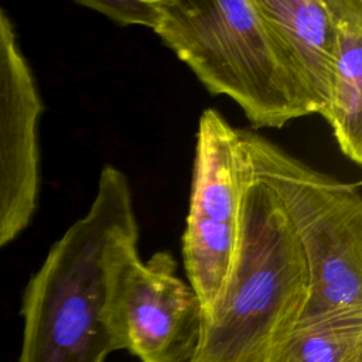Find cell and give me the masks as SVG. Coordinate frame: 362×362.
Returning a JSON list of instances; mask_svg holds the SVG:
<instances>
[{"instance_id":"obj_5","label":"cell","mask_w":362,"mask_h":362,"mask_svg":"<svg viewBox=\"0 0 362 362\" xmlns=\"http://www.w3.org/2000/svg\"><path fill=\"white\" fill-rule=\"evenodd\" d=\"M177 269L167 250H157L147 260L139 253L120 267L109 303L117 349H127L143 362H195L204 311Z\"/></svg>"},{"instance_id":"obj_6","label":"cell","mask_w":362,"mask_h":362,"mask_svg":"<svg viewBox=\"0 0 362 362\" xmlns=\"http://www.w3.org/2000/svg\"><path fill=\"white\" fill-rule=\"evenodd\" d=\"M42 110L13 21L0 7V249L20 236L37 209Z\"/></svg>"},{"instance_id":"obj_2","label":"cell","mask_w":362,"mask_h":362,"mask_svg":"<svg viewBox=\"0 0 362 362\" xmlns=\"http://www.w3.org/2000/svg\"><path fill=\"white\" fill-rule=\"evenodd\" d=\"M154 33L211 95L230 98L253 129L303 117L256 0H158Z\"/></svg>"},{"instance_id":"obj_3","label":"cell","mask_w":362,"mask_h":362,"mask_svg":"<svg viewBox=\"0 0 362 362\" xmlns=\"http://www.w3.org/2000/svg\"><path fill=\"white\" fill-rule=\"evenodd\" d=\"M255 171L280 197L310 272L298 322L362 313V194L359 181L321 173L264 136L239 129Z\"/></svg>"},{"instance_id":"obj_10","label":"cell","mask_w":362,"mask_h":362,"mask_svg":"<svg viewBox=\"0 0 362 362\" xmlns=\"http://www.w3.org/2000/svg\"><path fill=\"white\" fill-rule=\"evenodd\" d=\"M76 3L120 25H141L153 31L161 17L158 0H78Z\"/></svg>"},{"instance_id":"obj_1","label":"cell","mask_w":362,"mask_h":362,"mask_svg":"<svg viewBox=\"0 0 362 362\" xmlns=\"http://www.w3.org/2000/svg\"><path fill=\"white\" fill-rule=\"evenodd\" d=\"M245 156L235 253L204 317L195 362H266L298 324L310 291L307 259L287 211Z\"/></svg>"},{"instance_id":"obj_4","label":"cell","mask_w":362,"mask_h":362,"mask_svg":"<svg viewBox=\"0 0 362 362\" xmlns=\"http://www.w3.org/2000/svg\"><path fill=\"white\" fill-rule=\"evenodd\" d=\"M246 156L233 127L219 110L198 120L189 206L182 233V264L204 317L229 276L239 232L240 185Z\"/></svg>"},{"instance_id":"obj_8","label":"cell","mask_w":362,"mask_h":362,"mask_svg":"<svg viewBox=\"0 0 362 362\" xmlns=\"http://www.w3.org/2000/svg\"><path fill=\"white\" fill-rule=\"evenodd\" d=\"M335 23L329 99L321 116L341 153L362 164V0H327Z\"/></svg>"},{"instance_id":"obj_7","label":"cell","mask_w":362,"mask_h":362,"mask_svg":"<svg viewBox=\"0 0 362 362\" xmlns=\"http://www.w3.org/2000/svg\"><path fill=\"white\" fill-rule=\"evenodd\" d=\"M301 116L321 115L332 81L335 23L327 0H256Z\"/></svg>"},{"instance_id":"obj_9","label":"cell","mask_w":362,"mask_h":362,"mask_svg":"<svg viewBox=\"0 0 362 362\" xmlns=\"http://www.w3.org/2000/svg\"><path fill=\"white\" fill-rule=\"evenodd\" d=\"M266 362H362V313L298 322Z\"/></svg>"}]
</instances>
